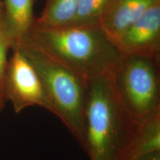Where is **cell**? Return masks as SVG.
Segmentation results:
<instances>
[{
	"label": "cell",
	"instance_id": "cell-1",
	"mask_svg": "<svg viewBox=\"0 0 160 160\" xmlns=\"http://www.w3.org/2000/svg\"><path fill=\"white\" fill-rule=\"evenodd\" d=\"M139 125L125 108L111 73L88 81L85 151L91 160H127Z\"/></svg>",
	"mask_w": 160,
	"mask_h": 160
},
{
	"label": "cell",
	"instance_id": "cell-2",
	"mask_svg": "<svg viewBox=\"0 0 160 160\" xmlns=\"http://www.w3.org/2000/svg\"><path fill=\"white\" fill-rule=\"evenodd\" d=\"M26 35L88 79L112 73L123 57L100 25L48 28L33 25Z\"/></svg>",
	"mask_w": 160,
	"mask_h": 160
},
{
	"label": "cell",
	"instance_id": "cell-3",
	"mask_svg": "<svg viewBox=\"0 0 160 160\" xmlns=\"http://www.w3.org/2000/svg\"><path fill=\"white\" fill-rule=\"evenodd\" d=\"M13 48L19 49L33 66L54 107L55 115L85 150L89 79L48 53L27 35Z\"/></svg>",
	"mask_w": 160,
	"mask_h": 160
},
{
	"label": "cell",
	"instance_id": "cell-4",
	"mask_svg": "<svg viewBox=\"0 0 160 160\" xmlns=\"http://www.w3.org/2000/svg\"><path fill=\"white\" fill-rule=\"evenodd\" d=\"M111 76L120 99L138 125L160 113V58L122 57Z\"/></svg>",
	"mask_w": 160,
	"mask_h": 160
},
{
	"label": "cell",
	"instance_id": "cell-5",
	"mask_svg": "<svg viewBox=\"0 0 160 160\" xmlns=\"http://www.w3.org/2000/svg\"><path fill=\"white\" fill-rule=\"evenodd\" d=\"M13 51L6 68L4 91L16 113L39 106L55 115V108L33 66L18 48Z\"/></svg>",
	"mask_w": 160,
	"mask_h": 160
},
{
	"label": "cell",
	"instance_id": "cell-6",
	"mask_svg": "<svg viewBox=\"0 0 160 160\" xmlns=\"http://www.w3.org/2000/svg\"><path fill=\"white\" fill-rule=\"evenodd\" d=\"M113 42L123 57L160 58V2L152 6Z\"/></svg>",
	"mask_w": 160,
	"mask_h": 160
},
{
	"label": "cell",
	"instance_id": "cell-7",
	"mask_svg": "<svg viewBox=\"0 0 160 160\" xmlns=\"http://www.w3.org/2000/svg\"><path fill=\"white\" fill-rule=\"evenodd\" d=\"M160 0H109L100 26L113 41Z\"/></svg>",
	"mask_w": 160,
	"mask_h": 160
},
{
	"label": "cell",
	"instance_id": "cell-8",
	"mask_svg": "<svg viewBox=\"0 0 160 160\" xmlns=\"http://www.w3.org/2000/svg\"><path fill=\"white\" fill-rule=\"evenodd\" d=\"M5 25L11 49L28 33L34 23L35 0H1Z\"/></svg>",
	"mask_w": 160,
	"mask_h": 160
},
{
	"label": "cell",
	"instance_id": "cell-9",
	"mask_svg": "<svg viewBox=\"0 0 160 160\" xmlns=\"http://www.w3.org/2000/svg\"><path fill=\"white\" fill-rule=\"evenodd\" d=\"M79 0H46L39 18L33 25L58 28L71 26L74 19Z\"/></svg>",
	"mask_w": 160,
	"mask_h": 160
},
{
	"label": "cell",
	"instance_id": "cell-10",
	"mask_svg": "<svg viewBox=\"0 0 160 160\" xmlns=\"http://www.w3.org/2000/svg\"><path fill=\"white\" fill-rule=\"evenodd\" d=\"M158 151H160V113L139 125L127 160H137Z\"/></svg>",
	"mask_w": 160,
	"mask_h": 160
},
{
	"label": "cell",
	"instance_id": "cell-11",
	"mask_svg": "<svg viewBox=\"0 0 160 160\" xmlns=\"http://www.w3.org/2000/svg\"><path fill=\"white\" fill-rule=\"evenodd\" d=\"M109 0H79L74 19L71 26L100 25Z\"/></svg>",
	"mask_w": 160,
	"mask_h": 160
},
{
	"label": "cell",
	"instance_id": "cell-12",
	"mask_svg": "<svg viewBox=\"0 0 160 160\" xmlns=\"http://www.w3.org/2000/svg\"><path fill=\"white\" fill-rule=\"evenodd\" d=\"M10 49H11V39L6 31L3 11L2 9L0 11V102L3 105H5L6 101L4 91V82L8 61V53Z\"/></svg>",
	"mask_w": 160,
	"mask_h": 160
},
{
	"label": "cell",
	"instance_id": "cell-13",
	"mask_svg": "<svg viewBox=\"0 0 160 160\" xmlns=\"http://www.w3.org/2000/svg\"><path fill=\"white\" fill-rule=\"evenodd\" d=\"M137 160H160V151L143 156Z\"/></svg>",
	"mask_w": 160,
	"mask_h": 160
},
{
	"label": "cell",
	"instance_id": "cell-14",
	"mask_svg": "<svg viewBox=\"0 0 160 160\" xmlns=\"http://www.w3.org/2000/svg\"><path fill=\"white\" fill-rule=\"evenodd\" d=\"M4 106H5V105H3V104H2L1 102H0V112H1L2 111Z\"/></svg>",
	"mask_w": 160,
	"mask_h": 160
},
{
	"label": "cell",
	"instance_id": "cell-15",
	"mask_svg": "<svg viewBox=\"0 0 160 160\" xmlns=\"http://www.w3.org/2000/svg\"><path fill=\"white\" fill-rule=\"evenodd\" d=\"M2 9V2L0 1V11Z\"/></svg>",
	"mask_w": 160,
	"mask_h": 160
},
{
	"label": "cell",
	"instance_id": "cell-16",
	"mask_svg": "<svg viewBox=\"0 0 160 160\" xmlns=\"http://www.w3.org/2000/svg\"><path fill=\"white\" fill-rule=\"evenodd\" d=\"M0 1H1V0H0Z\"/></svg>",
	"mask_w": 160,
	"mask_h": 160
}]
</instances>
